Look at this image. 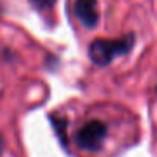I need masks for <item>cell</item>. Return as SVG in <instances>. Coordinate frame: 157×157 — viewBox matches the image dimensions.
Segmentation results:
<instances>
[{"label": "cell", "mask_w": 157, "mask_h": 157, "mask_svg": "<svg viewBox=\"0 0 157 157\" xmlns=\"http://www.w3.org/2000/svg\"><path fill=\"white\" fill-rule=\"evenodd\" d=\"M133 46V36L127 34L120 39H96L90 44L88 54L93 64L106 66L118 54H127Z\"/></svg>", "instance_id": "1"}, {"label": "cell", "mask_w": 157, "mask_h": 157, "mask_svg": "<svg viewBox=\"0 0 157 157\" xmlns=\"http://www.w3.org/2000/svg\"><path fill=\"white\" fill-rule=\"evenodd\" d=\"M106 139V125L100 120H91L85 123L75 133V142L83 150H98Z\"/></svg>", "instance_id": "2"}, {"label": "cell", "mask_w": 157, "mask_h": 157, "mask_svg": "<svg viewBox=\"0 0 157 157\" xmlns=\"http://www.w3.org/2000/svg\"><path fill=\"white\" fill-rule=\"evenodd\" d=\"M75 15L85 27H88V29L96 27L98 19H100L96 0H76Z\"/></svg>", "instance_id": "3"}, {"label": "cell", "mask_w": 157, "mask_h": 157, "mask_svg": "<svg viewBox=\"0 0 157 157\" xmlns=\"http://www.w3.org/2000/svg\"><path fill=\"white\" fill-rule=\"evenodd\" d=\"M51 122H52V125H54L61 142L66 144V128H68V122H66L64 118H58V117H51Z\"/></svg>", "instance_id": "4"}, {"label": "cell", "mask_w": 157, "mask_h": 157, "mask_svg": "<svg viewBox=\"0 0 157 157\" xmlns=\"http://www.w3.org/2000/svg\"><path fill=\"white\" fill-rule=\"evenodd\" d=\"M31 2L36 9H39V10H48V9H51L52 5H54L56 0H31Z\"/></svg>", "instance_id": "5"}, {"label": "cell", "mask_w": 157, "mask_h": 157, "mask_svg": "<svg viewBox=\"0 0 157 157\" xmlns=\"http://www.w3.org/2000/svg\"><path fill=\"white\" fill-rule=\"evenodd\" d=\"M4 145H5V140H4V137H2V133H0V155L4 154Z\"/></svg>", "instance_id": "6"}, {"label": "cell", "mask_w": 157, "mask_h": 157, "mask_svg": "<svg viewBox=\"0 0 157 157\" xmlns=\"http://www.w3.org/2000/svg\"><path fill=\"white\" fill-rule=\"evenodd\" d=\"M0 12H2V9H0Z\"/></svg>", "instance_id": "7"}]
</instances>
